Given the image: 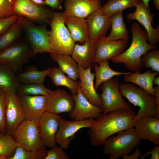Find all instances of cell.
I'll use <instances>...</instances> for the list:
<instances>
[{
  "mask_svg": "<svg viewBox=\"0 0 159 159\" xmlns=\"http://www.w3.org/2000/svg\"><path fill=\"white\" fill-rule=\"evenodd\" d=\"M135 115L132 108L112 111L106 115L103 114L96 119L95 124L88 130L91 144L95 146L103 145L109 137L133 127Z\"/></svg>",
  "mask_w": 159,
  "mask_h": 159,
  "instance_id": "1",
  "label": "cell"
},
{
  "mask_svg": "<svg viewBox=\"0 0 159 159\" xmlns=\"http://www.w3.org/2000/svg\"><path fill=\"white\" fill-rule=\"evenodd\" d=\"M130 29L132 39L130 46L111 61L114 63H123L127 69L135 72L140 71L144 67L141 60L143 55L149 50L157 49L158 47L148 43L146 31L138 23H132Z\"/></svg>",
  "mask_w": 159,
  "mask_h": 159,
  "instance_id": "2",
  "label": "cell"
},
{
  "mask_svg": "<svg viewBox=\"0 0 159 159\" xmlns=\"http://www.w3.org/2000/svg\"><path fill=\"white\" fill-rule=\"evenodd\" d=\"M119 88L123 97L139 107L133 122L143 117H157V112L154 96L142 88L130 83L120 85Z\"/></svg>",
  "mask_w": 159,
  "mask_h": 159,
  "instance_id": "3",
  "label": "cell"
},
{
  "mask_svg": "<svg viewBox=\"0 0 159 159\" xmlns=\"http://www.w3.org/2000/svg\"><path fill=\"white\" fill-rule=\"evenodd\" d=\"M141 140L134 127L119 132L108 138L103 144V153L110 159H117L130 153L140 143Z\"/></svg>",
  "mask_w": 159,
  "mask_h": 159,
  "instance_id": "4",
  "label": "cell"
},
{
  "mask_svg": "<svg viewBox=\"0 0 159 159\" xmlns=\"http://www.w3.org/2000/svg\"><path fill=\"white\" fill-rule=\"evenodd\" d=\"M17 20L21 24L24 37L32 48V58L38 53H57L51 43L50 31L46 26L37 25L20 16H17Z\"/></svg>",
  "mask_w": 159,
  "mask_h": 159,
  "instance_id": "5",
  "label": "cell"
},
{
  "mask_svg": "<svg viewBox=\"0 0 159 159\" xmlns=\"http://www.w3.org/2000/svg\"><path fill=\"white\" fill-rule=\"evenodd\" d=\"M32 48L25 37L0 51V62L9 66L15 74L32 58Z\"/></svg>",
  "mask_w": 159,
  "mask_h": 159,
  "instance_id": "6",
  "label": "cell"
},
{
  "mask_svg": "<svg viewBox=\"0 0 159 159\" xmlns=\"http://www.w3.org/2000/svg\"><path fill=\"white\" fill-rule=\"evenodd\" d=\"M49 37L52 46L57 53L71 55L74 44L64 23L62 12H54L49 24Z\"/></svg>",
  "mask_w": 159,
  "mask_h": 159,
  "instance_id": "7",
  "label": "cell"
},
{
  "mask_svg": "<svg viewBox=\"0 0 159 159\" xmlns=\"http://www.w3.org/2000/svg\"><path fill=\"white\" fill-rule=\"evenodd\" d=\"M11 136L20 146L26 150L46 149L41 136L39 121L25 120Z\"/></svg>",
  "mask_w": 159,
  "mask_h": 159,
  "instance_id": "8",
  "label": "cell"
},
{
  "mask_svg": "<svg viewBox=\"0 0 159 159\" xmlns=\"http://www.w3.org/2000/svg\"><path fill=\"white\" fill-rule=\"evenodd\" d=\"M120 80L113 77L102 83L100 87L102 90L101 98L103 114L112 111L130 109L132 107L125 102L120 92Z\"/></svg>",
  "mask_w": 159,
  "mask_h": 159,
  "instance_id": "9",
  "label": "cell"
},
{
  "mask_svg": "<svg viewBox=\"0 0 159 159\" xmlns=\"http://www.w3.org/2000/svg\"><path fill=\"white\" fill-rule=\"evenodd\" d=\"M13 15L22 16L32 22L49 24L54 11L30 0H13Z\"/></svg>",
  "mask_w": 159,
  "mask_h": 159,
  "instance_id": "10",
  "label": "cell"
},
{
  "mask_svg": "<svg viewBox=\"0 0 159 159\" xmlns=\"http://www.w3.org/2000/svg\"><path fill=\"white\" fill-rule=\"evenodd\" d=\"M96 120L92 118L80 120H69L61 118L56 135V143L63 149L67 150L76 132L84 128H91Z\"/></svg>",
  "mask_w": 159,
  "mask_h": 159,
  "instance_id": "11",
  "label": "cell"
},
{
  "mask_svg": "<svg viewBox=\"0 0 159 159\" xmlns=\"http://www.w3.org/2000/svg\"><path fill=\"white\" fill-rule=\"evenodd\" d=\"M135 7L134 12L127 15V19L131 21L136 20L142 25L147 33L148 43L152 45L156 46L159 41V26L157 25L155 28L153 27L150 11L143 1L141 0Z\"/></svg>",
  "mask_w": 159,
  "mask_h": 159,
  "instance_id": "12",
  "label": "cell"
},
{
  "mask_svg": "<svg viewBox=\"0 0 159 159\" xmlns=\"http://www.w3.org/2000/svg\"><path fill=\"white\" fill-rule=\"evenodd\" d=\"M25 120L18 95L13 92H7L5 112L6 133L11 135Z\"/></svg>",
  "mask_w": 159,
  "mask_h": 159,
  "instance_id": "13",
  "label": "cell"
},
{
  "mask_svg": "<svg viewBox=\"0 0 159 159\" xmlns=\"http://www.w3.org/2000/svg\"><path fill=\"white\" fill-rule=\"evenodd\" d=\"M25 120L39 121L46 112L47 96L45 95H18Z\"/></svg>",
  "mask_w": 159,
  "mask_h": 159,
  "instance_id": "14",
  "label": "cell"
},
{
  "mask_svg": "<svg viewBox=\"0 0 159 159\" xmlns=\"http://www.w3.org/2000/svg\"><path fill=\"white\" fill-rule=\"evenodd\" d=\"M73 97L75 104L72 110L68 113L70 118L75 120L96 119L103 114L102 107L90 103L82 95L79 88L78 93Z\"/></svg>",
  "mask_w": 159,
  "mask_h": 159,
  "instance_id": "15",
  "label": "cell"
},
{
  "mask_svg": "<svg viewBox=\"0 0 159 159\" xmlns=\"http://www.w3.org/2000/svg\"><path fill=\"white\" fill-rule=\"evenodd\" d=\"M127 41H107L103 38L96 41V51L93 63L109 60L119 55L126 49Z\"/></svg>",
  "mask_w": 159,
  "mask_h": 159,
  "instance_id": "16",
  "label": "cell"
},
{
  "mask_svg": "<svg viewBox=\"0 0 159 159\" xmlns=\"http://www.w3.org/2000/svg\"><path fill=\"white\" fill-rule=\"evenodd\" d=\"M62 117L45 112L39 121L41 136L44 145L51 148L56 145V135Z\"/></svg>",
  "mask_w": 159,
  "mask_h": 159,
  "instance_id": "17",
  "label": "cell"
},
{
  "mask_svg": "<svg viewBox=\"0 0 159 159\" xmlns=\"http://www.w3.org/2000/svg\"><path fill=\"white\" fill-rule=\"evenodd\" d=\"M46 112L58 115L69 113L74 106L73 97L61 89H57L47 96Z\"/></svg>",
  "mask_w": 159,
  "mask_h": 159,
  "instance_id": "18",
  "label": "cell"
},
{
  "mask_svg": "<svg viewBox=\"0 0 159 159\" xmlns=\"http://www.w3.org/2000/svg\"><path fill=\"white\" fill-rule=\"evenodd\" d=\"M133 127L139 138L155 145L159 144V118L145 116L133 122Z\"/></svg>",
  "mask_w": 159,
  "mask_h": 159,
  "instance_id": "19",
  "label": "cell"
},
{
  "mask_svg": "<svg viewBox=\"0 0 159 159\" xmlns=\"http://www.w3.org/2000/svg\"><path fill=\"white\" fill-rule=\"evenodd\" d=\"M99 9L86 19L89 39L95 41L105 37L107 32L111 28V16L101 12Z\"/></svg>",
  "mask_w": 159,
  "mask_h": 159,
  "instance_id": "20",
  "label": "cell"
},
{
  "mask_svg": "<svg viewBox=\"0 0 159 159\" xmlns=\"http://www.w3.org/2000/svg\"><path fill=\"white\" fill-rule=\"evenodd\" d=\"M64 15L85 19L102 6L101 0H65Z\"/></svg>",
  "mask_w": 159,
  "mask_h": 159,
  "instance_id": "21",
  "label": "cell"
},
{
  "mask_svg": "<svg viewBox=\"0 0 159 159\" xmlns=\"http://www.w3.org/2000/svg\"><path fill=\"white\" fill-rule=\"evenodd\" d=\"M84 69L78 65L79 75V88L82 95L92 104L102 107V104L100 95L94 87L95 73L91 72V68Z\"/></svg>",
  "mask_w": 159,
  "mask_h": 159,
  "instance_id": "22",
  "label": "cell"
},
{
  "mask_svg": "<svg viewBox=\"0 0 159 159\" xmlns=\"http://www.w3.org/2000/svg\"><path fill=\"white\" fill-rule=\"evenodd\" d=\"M96 41L89 39L82 45L75 44L71 54L77 64L84 69L92 67Z\"/></svg>",
  "mask_w": 159,
  "mask_h": 159,
  "instance_id": "23",
  "label": "cell"
},
{
  "mask_svg": "<svg viewBox=\"0 0 159 159\" xmlns=\"http://www.w3.org/2000/svg\"><path fill=\"white\" fill-rule=\"evenodd\" d=\"M63 15L65 24L74 42H78L84 44L89 39L86 19L71 15Z\"/></svg>",
  "mask_w": 159,
  "mask_h": 159,
  "instance_id": "24",
  "label": "cell"
},
{
  "mask_svg": "<svg viewBox=\"0 0 159 159\" xmlns=\"http://www.w3.org/2000/svg\"><path fill=\"white\" fill-rule=\"evenodd\" d=\"M159 73L158 72H152L150 69L143 73H141L140 71H138L130 74L124 75L123 79L126 82L138 85L154 96L153 81Z\"/></svg>",
  "mask_w": 159,
  "mask_h": 159,
  "instance_id": "25",
  "label": "cell"
},
{
  "mask_svg": "<svg viewBox=\"0 0 159 159\" xmlns=\"http://www.w3.org/2000/svg\"><path fill=\"white\" fill-rule=\"evenodd\" d=\"M51 59L58 64V68L72 80L79 78L78 64L74 59L68 55L58 53H50Z\"/></svg>",
  "mask_w": 159,
  "mask_h": 159,
  "instance_id": "26",
  "label": "cell"
},
{
  "mask_svg": "<svg viewBox=\"0 0 159 159\" xmlns=\"http://www.w3.org/2000/svg\"><path fill=\"white\" fill-rule=\"evenodd\" d=\"M111 29L108 36L104 39L107 41H128L129 32L124 21L122 12L115 13L110 17Z\"/></svg>",
  "mask_w": 159,
  "mask_h": 159,
  "instance_id": "27",
  "label": "cell"
},
{
  "mask_svg": "<svg viewBox=\"0 0 159 159\" xmlns=\"http://www.w3.org/2000/svg\"><path fill=\"white\" fill-rule=\"evenodd\" d=\"M93 65L95 73L96 80L94 87L96 90L100 85L116 76L129 75L132 72H122L117 71L112 69L109 66V60L100 62Z\"/></svg>",
  "mask_w": 159,
  "mask_h": 159,
  "instance_id": "28",
  "label": "cell"
},
{
  "mask_svg": "<svg viewBox=\"0 0 159 159\" xmlns=\"http://www.w3.org/2000/svg\"><path fill=\"white\" fill-rule=\"evenodd\" d=\"M47 76L51 78L54 85L64 86L68 88L73 96L78 93L79 82L65 75L58 68H52Z\"/></svg>",
  "mask_w": 159,
  "mask_h": 159,
  "instance_id": "29",
  "label": "cell"
},
{
  "mask_svg": "<svg viewBox=\"0 0 159 159\" xmlns=\"http://www.w3.org/2000/svg\"><path fill=\"white\" fill-rule=\"evenodd\" d=\"M19 83L13 69L8 65L0 62V88L7 92L16 93Z\"/></svg>",
  "mask_w": 159,
  "mask_h": 159,
  "instance_id": "30",
  "label": "cell"
},
{
  "mask_svg": "<svg viewBox=\"0 0 159 159\" xmlns=\"http://www.w3.org/2000/svg\"><path fill=\"white\" fill-rule=\"evenodd\" d=\"M141 0H108L99 9L102 13L109 16L125 9L135 7Z\"/></svg>",
  "mask_w": 159,
  "mask_h": 159,
  "instance_id": "31",
  "label": "cell"
},
{
  "mask_svg": "<svg viewBox=\"0 0 159 159\" xmlns=\"http://www.w3.org/2000/svg\"><path fill=\"white\" fill-rule=\"evenodd\" d=\"M51 68L50 67L43 71L34 69L21 71L16 74V76L19 82L22 83H43Z\"/></svg>",
  "mask_w": 159,
  "mask_h": 159,
  "instance_id": "32",
  "label": "cell"
},
{
  "mask_svg": "<svg viewBox=\"0 0 159 159\" xmlns=\"http://www.w3.org/2000/svg\"><path fill=\"white\" fill-rule=\"evenodd\" d=\"M23 33L21 24L16 20L0 37V51L20 39Z\"/></svg>",
  "mask_w": 159,
  "mask_h": 159,
  "instance_id": "33",
  "label": "cell"
},
{
  "mask_svg": "<svg viewBox=\"0 0 159 159\" xmlns=\"http://www.w3.org/2000/svg\"><path fill=\"white\" fill-rule=\"evenodd\" d=\"M52 91L46 88L43 83L24 84L19 82L16 90V94L18 95H42L47 96Z\"/></svg>",
  "mask_w": 159,
  "mask_h": 159,
  "instance_id": "34",
  "label": "cell"
},
{
  "mask_svg": "<svg viewBox=\"0 0 159 159\" xmlns=\"http://www.w3.org/2000/svg\"><path fill=\"white\" fill-rule=\"evenodd\" d=\"M19 146L11 135L0 132V159H9Z\"/></svg>",
  "mask_w": 159,
  "mask_h": 159,
  "instance_id": "35",
  "label": "cell"
},
{
  "mask_svg": "<svg viewBox=\"0 0 159 159\" xmlns=\"http://www.w3.org/2000/svg\"><path fill=\"white\" fill-rule=\"evenodd\" d=\"M47 151L46 149L37 150H27L19 146L9 159H44Z\"/></svg>",
  "mask_w": 159,
  "mask_h": 159,
  "instance_id": "36",
  "label": "cell"
},
{
  "mask_svg": "<svg viewBox=\"0 0 159 159\" xmlns=\"http://www.w3.org/2000/svg\"><path fill=\"white\" fill-rule=\"evenodd\" d=\"M141 60L144 67L151 68L152 71L159 72V50L157 49L149 50L142 56Z\"/></svg>",
  "mask_w": 159,
  "mask_h": 159,
  "instance_id": "37",
  "label": "cell"
},
{
  "mask_svg": "<svg viewBox=\"0 0 159 159\" xmlns=\"http://www.w3.org/2000/svg\"><path fill=\"white\" fill-rule=\"evenodd\" d=\"M7 92L0 88V132L6 134L5 112Z\"/></svg>",
  "mask_w": 159,
  "mask_h": 159,
  "instance_id": "38",
  "label": "cell"
},
{
  "mask_svg": "<svg viewBox=\"0 0 159 159\" xmlns=\"http://www.w3.org/2000/svg\"><path fill=\"white\" fill-rule=\"evenodd\" d=\"M14 9L13 0H0V19L13 15Z\"/></svg>",
  "mask_w": 159,
  "mask_h": 159,
  "instance_id": "39",
  "label": "cell"
},
{
  "mask_svg": "<svg viewBox=\"0 0 159 159\" xmlns=\"http://www.w3.org/2000/svg\"><path fill=\"white\" fill-rule=\"evenodd\" d=\"M47 151L44 159H69V158L63 149L55 146Z\"/></svg>",
  "mask_w": 159,
  "mask_h": 159,
  "instance_id": "40",
  "label": "cell"
},
{
  "mask_svg": "<svg viewBox=\"0 0 159 159\" xmlns=\"http://www.w3.org/2000/svg\"><path fill=\"white\" fill-rule=\"evenodd\" d=\"M17 16L15 15L7 18L0 19V37L17 20Z\"/></svg>",
  "mask_w": 159,
  "mask_h": 159,
  "instance_id": "41",
  "label": "cell"
},
{
  "mask_svg": "<svg viewBox=\"0 0 159 159\" xmlns=\"http://www.w3.org/2000/svg\"><path fill=\"white\" fill-rule=\"evenodd\" d=\"M149 155H151L150 157V159H159V146L158 145H155L151 151H148L141 155L139 158L140 159H144Z\"/></svg>",
  "mask_w": 159,
  "mask_h": 159,
  "instance_id": "42",
  "label": "cell"
},
{
  "mask_svg": "<svg viewBox=\"0 0 159 159\" xmlns=\"http://www.w3.org/2000/svg\"><path fill=\"white\" fill-rule=\"evenodd\" d=\"M45 5H48L53 9L60 10L62 9V0H44Z\"/></svg>",
  "mask_w": 159,
  "mask_h": 159,
  "instance_id": "43",
  "label": "cell"
},
{
  "mask_svg": "<svg viewBox=\"0 0 159 159\" xmlns=\"http://www.w3.org/2000/svg\"><path fill=\"white\" fill-rule=\"evenodd\" d=\"M141 155L140 148L137 147L133 153L130 155L129 154H125L122 157L123 159H138Z\"/></svg>",
  "mask_w": 159,
  "mask_h": 159,
  "instance_id": "44",
  "label": "cell"
},
{
  "mask_svg": "<svg viewBox=\"0 0 159 159\" xmlns=\"http://www.w3.org/2000/svg\"><path fill=\"white\" fill-rule=\"evenodd\" d=\"M154 90L155 101L157 112V117L159 118V86L155 85L154 87Z\"/></svg>",
  "mask_w": 159,
  "mask_h": 159,
  "instance_id": "45",
  "label": "cell"
},
{
  "mask_svg": "<svg viewBox=\"0 0 159 159\" xmlns=\"http://www.w3.org/2000/svg\"><path fill=\"white\" fill-rule=\"evenodd\" d=\"M34 3L39 5L43 6L45 5L44 0H30Z\"/></svg>",
  "mask_w": 159,
  "mask_h": 159,
  "instance_id": "46",
  "label": "cell"
},
{
  "mask_svg": "<svg viewBox=\"0 0 159 159\" xmlns=\"http://www.w3.org/2000/svg\"><path fill=\"white\" fill-rule=\"evenodd\" d=\"M155 8L158 10H159V0H152Z\"/></svg>",
  "mask_w": 159,
  "mask_h": 159,
  "instance_id": "47",
  "label": "cell"
},
{
  "mask_svg": "<svg viewBox=\"0 0 159 159\" xmlns=\"http://www.w3.org/2000/svg\"><path fill=\"white\" fill-rule=\"evenodd\" d=\"M153 84L159 86V77L156 76L154 78L153 81Z\"/></svg>",
  "mask_w": 159,
  "mask_h": 159,
  "instance_id": "48",
  "label": "cell"
},
{
  "mask_svg": "<svg viewBox=\"0 0 159 159\" xmlns=\"http://www.w3.org/2000/svg\"><path fill=\"white\" fill-rule=\"evenodd\" d=\"M144 3L145 5L148 8L149 10L150 11V9L149 5V2L150 0H141Z\"/></svg>",
  "mask_w": 159,
  "mask_h": 159,
  "instance_id": "49",
  "label": "cell"
}]
</instances>
